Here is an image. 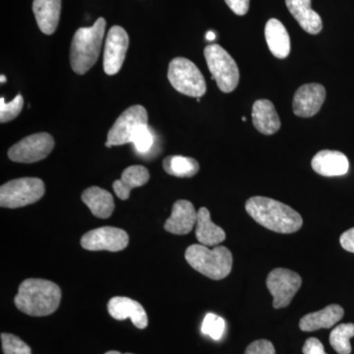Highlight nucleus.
Segmentation results:
<instances>
[{
    "mask_svg": "<svg viewBox=\"0 0 354 354\" xmlns=\"http://www.w3.org/2000/svg\"><path fill=\"white\" fill-rule=\"evenodd\" d=\"M245 209L256 223L278 234H293L304 225L295 209L271 198L251 197L247 200Z\"/></svg>",
    "mask_w": 354,
    "mask_h": 354,
    "instance_id": "f257e3e1",
    "label": "nucleus"
},
{
    "mask_svg": "<svg viewBox=\"0 0 354 354\" xmlns=\"http://www.w3.org/2000/svg\"><path fill=\"white\" fill-rule=\"evenodd\" d=\"M62 301V290L57 283L43 279H25L19 286L14 304L23 313L32 317L51 315Z\"/></svg>",
    "mask_w": 354,
    "mask_h": 354,
    "instance_id": "f03ea898",
    "label": "nucleus"
},
{
    "mask_svg": "<svg viewBox=\"0 0 354 354\" xmlns=\"http://www.w3.org/2000/svg\"><path fill=\"white\" fill-rule=\"evenodd\" d=\"M106 21L99 18L92 27L77 30L70 48V64L79 75L92 68L101 53L102 39L106 32Z\"/></svg>",
    "mask_w": 354,
    "mask_h": 354,
    "instance_id": "7ed1b4c3",
    "label": "nucleus"
},
{
    "mask_svg": "<svg viewBox=\"0 0 354 354\" xmlns=\"http://www.w3.org/2000/svg\"><path fill=\"white\" fill-rule=\"evenodd\" d=\"M188 264L207 278L220 281L227 278L232 269V254L225 246L209 249L202 244H193L185 251Z\"/></svg>",
    "mask_w": 354,
    "mask_h": 354,
    "instance_id": "20e7f679",
    "label": "nucleus"
},
{
    "mask_svg": "<svg viewBox=\"0 0 354 354\" xmlns=\"http://www.w3.org/2000/svg\"><path fill=\"white\" fill-rule=\"evenodd\" d=\"M205 58L212 73V80H215L218 88L223 93L234 92L239 86V66L234 58L218 44H209L204 50Z\"/></svg>",
    "mask_w": 354,
    "mask_h": 354,
    "instance_id": "39448f33",
    "label": "nucleus"
},
{
    "mask_svg": "<svg viewBox=\"0 0 354 354\" xmlns=\"http://www.w3.org/2000/svg\"><path fill=\"white\" fill-rule=\"evenodd\" d=\"M46 189L41 179L23 177L8 181L0 188V206L2 208H22L38 202Z\"/></svg>",
    "mask_w": 354,
    "mask_h": 354,
    "instance_id": "423d86ee",
    "label": "nucleus"
},
{
    "mask_svg": "<svg viewBox=\"0 0 354 354\" xmlns=\"http://www.w3.org/2000/svg\"><path fill=\"white\" fill-rule=\"evenodd\" d=\"M167 78L177 92L189 97H201L206 94L204 76L196 65L187 58L176 57L169 65Z\"/></svg>",
    "mask_w": 354,
    "mask_h": 354,
    "instance_id": "0eeeda50",
    "label": "nucleus"
},
{
    "mask_svg": "<svg viewBox=\"0 0 354 354\" xmlns=\"http://www.w3.org/2000/svg\"><path fill=\"white\" fill-rule=\"evenodd\" d=\"M55 148V140L48 133L30 135L11 147L8 158L20 164H34L48 157Z\"/></svg>",
    "mask_w": 354,
    "mask_h": 354,
    "instance_id": "6e6552de",
    "label": "nucleus"
},
{
    "mask_svg": "<svg viewBox=\"0 0 354 354\" xmlns=\"http://www.w3.org/2000/svg\"><path fill=\"white\" fill-rule=\"evenodd\" d=\"M148 124V113L144 106H133L128 108L111 128L106 147L124 145L132 143L133 135L143 125Z\"/></svg>",
    "mask_w": 354,
    "mask_h": 354,
    "instance_id": "1a4fd4ad",
    "label": "nucleus"
},
{
    "mask_svg": "<svg viewBox=\"0 0 354 354\" xmlns=\"http://www.w3.org/2000/svg\"><path fill=\"white\" fill-rule=\"evenodd\" d=\"M266 283L274 298L272 306L281 309L290 304L291 300L301 286L302 279L295 272L277 268L270 272Z\"/></svg>",
    "mask_w": 354,
    "mask_h": 354,
    "instance_id": "9d476101",
    "label": "nucleus"
},
{
    "mask_svg": "<svg viewBox=\"0 0 354 354\" xmlns=\"http://www.w3.org/2000/svg\"><path fill=\"white\" fill-rule=\"evenodd\" d=\"M129 236L125 230L113 227H102L83 235L81 246L88 251L118 252L127 248Z\"/></svg>",
    "mask_w": 354,
    "mask_h": 354,
    "instance_id": "9b49d317",
    "label": "nucleus"
},
{
    "mask_svg": "<svg viewBox=\"0 0 354 354\" xmlns=\"http://www.w3.org/2000/svg\"><path fill=\"white\" fill-rule=\"evenodd\" d=\"M129 46V37L122 27L113 26L106 37L104 46V69L108 75H115L124 62Z\"/></svg>",
    "mask_w": 354,
    "mask_h": 354,
    "instance_id": "f8f14e48",
    "label": "nucleus"
},
{
    "mask_svg": "<svg viewBox=\"0 0 354 354\" xmlns=\"http://www.w3.org/2000/svg\"><path fill=\"white\" fill-rule=\"evenodd\" d=\"M325 99L326 88L321 84L301 86L293 97V113L299 118H312L322 108Z\"/></svg>",
    "mask_w": 354,
    "mask_h": 354,
    "instance_id": "ddd939ff",
    "label": "nucleus"
},
{
    "mask_svg": "<svg viewBox=\"0 0 354 354\" xmlns=\"http://www.w3.org/2000/svg\"><path fill=\"white\" fill-rule=\"evenodd\" d=\"M108 310L109 315L118 321L131 319L133 325L138 329H146L148 327V316L144 307L138 301L131 298L115 297L109 301Z\"/></svg>",
    "mask_w": 354,
    "mask_h": 354,
    "instance_id": "4468645a",
    "label": "nucleus"
},
{
    "mask_svg": "<svg viewBox=\"0 0 354 354\" xmlns=\"http://www.w3.org/2000/svg\"><path fill=\"white\" fill-rule=\"evenodd\" d=\"M198 212L192 203L178 200L174 204L171 216L165 223V230L172 234H188L197 223Z\"/></svg>",
    "mask_w": 354,
    "mask_h": 354,
    "instance_id": "2eb2a0df",
    "label": "nucleus"
},
{
    "mask_svg": "<svg viewBox=\"0 0 354 354\" xmlns=\"http://www.w3.org/2000/svg\"><path fill=\"white\" fill-rule=\"evenodd\" d=\"M312 169L323 176H344L348 171V160L337 151L324 150L316 153L311 162Z\"/></svg>",
    "mask_w": 354,
    "mask_h": 354,
    "instance_id": "dca6fc26",
    "label": "nucleus"
},
{
    "mask_svg": "<svg viewBox=\"0 0 354 354\" xmlns=\"http://www.w3.org/2000/svg\"><path fill=\"white\" fill-rule=\"evenodd\" d=\"M286 7L305 32L319 34L323 29L320 15L312 9L311 0H286Z\"/></svg>",
    "mask_w": 354,
    "mask_h": 354,
    "instance_id": "f3484780",
    "label": "nucleus"
},
{
    "mask_svg": "<svg viewBox=\"0 0 354 354\" xmlns=\"http://www.w3.org/2000/svg\"><path fill=\"white\" fill-rule=\"evenodd\" d=\"M344 310L337 304L329 305L320 311L313 312L302 317L299 322L300 330L314 332L319 329H330L342 320Z\"/></svg>",
    "mask_w": 354,
    "mask_h": 354,
    "instance_id": "a211bd4d",
    "label": "nucleus"
},
{
    "mask_svg": "<svg viewBox=\"0 0 354 354\" xmlns=\"http://www.w3.org/2000/svg\"><path fill=\"white\" fill-rule=\"evenodd\" d=\"M62 0H34L32 11L39 30L46 35L57 31L59 23Z\"/></svg>",
    "mask_w": 354,
    "mask_h": 354,
    "instance_id": "6ab92c4d",
    "label": "nucleus"
},
{
    "mask_svg": "<svg viewBox=\"0 0 354 354\" xmlns=\"http://www.w3.org/2000/svg\"><path fill=\"white\" fill-rule=\"evenodd\" d=\"M254 127L264 135H272L281 129V120L272 102L258 100L252 108Z\"/></svg>",
    "mask_w": 354,
    "mask_h": 354,
    "instance_id": "aec40b11",
    "label": "nucleus"
},
{
    "mask_svg": "<svg viewBox=\"0 0 354 354\" xmlns=\"http://www.w3.org/2000/svg\"><path fill=\"white\" fill-rule=\"evenodd\" d=\"M265 37L269 50L274 57L283 59L290 53V35L278 19H270L265 27Z\"/></svg>",
    "mask_w": 354,
    "mask_h": 354,
    "instance_id": "412c9836",
    "label": "nucleus"
},
{
    "mask_svg": "<svg viewBox=\"0 0 354 354\" xmlns=\"http://www.w3.org/2000/svg\"><path fill=\"white\" fill-rule=\"evenodd\" d=\"M150 179L148 169L143 165H131L123 171L120 180L114 181L113 187L116 196L127 200L132 189L145 185Z\"/></svg>",
    "mask_w": 354,
    "mask_h": 354,
    "instance_id": "4be33fe9",
    "label": "nucleus"
},
{
    "mask_svg": "<svg viewBox=\"0 0 354 354\" xmlns=\"http://www.w3.org/2000/svg\"><path fill=\"white\" fill-rule=\"evenodd\" d=\"M198 241L205 246H216L227 239L225 230L212 221L209 209L203 207L198 211L196 223Z\"/></svg>",
    "mask_w": 354,
    "mask_h": 354,
    "instance_id": "5701e85b",
    "label": "nucleus"
},
{
    "mask_svg": "<svg viewBox=\"0 0 354 354\" xmlns=\"http://www.w3.org/2000/svg\"><path fill=\"white\" fill-rule=\"evenodd\" d=\"M81 199L97 218H109L113 213L114 200L109 191L93 186L84 191Z\"/></svg>",
    "mask_w": 354,
    "mask_h": 354,
    "instance_id": "b1692460",
    "label": "nucleus"
},
{
    "mask_svg": "<svg viewBox=\"0 0 354 354\" xmlns=\"http://www.w3.org/2000/svg\"><path fill=\"white\" fill-rule=\"evenodd\" d=\"M165 171L172 176L188 178L196 176L200 169L199 162L195 158L183 156H169L162 162Z\"/></svg>",
    "mask_w": 354,
    "mask_h": 354,
    "instance_id": "393cba45",
    "label": "nucleus"
},
{
    "mask_svg": "<svg viewBox=\"0 0 354 354\" xmlns=\"http://www.w3.org/2000/svg\"><path fill=\"white\" fill-rule=\"evenodd\" d=\"M354 337V324H341L332 330L330 344L339 354H351V339Z\"/></svg>",
    "mask_w": 354,
    "mask_h": 354,
    "instance_id": "a878e982",
    "label": "nucleus"
},
{
    "mask_svg": "<svg viewBox=\"0 0 354 354\" xmlns=\"http://www.w3.org/2000/svg\"><path fill=\"white\" fill-rule=\"evenodd\" d=\"M225 330V321L216 314L209 313L203 320L201 330L203 334L209 335L215 341L221 339Z\"/></svg>",
    "mask_w": 354,
    "mask_h": 354,
    "instance_id": "bb28decb",
    "label": "nucleus"
},
{
    "mask_svg": "<svg viewBox=\"0 0 354 354\" xmlns=\"http://www.w3.org/2000/svg\"><path fill=\"white\" fill-rule=\"evenodd\" d=\"M24 99L22 95H17L10 102H6L4 97L0 99V122L6 123L15 120L22 111Z\"/></svg>",
    "mask_w": 354,
    "mask_h": 354,
    "instance_id": "cd10ccee",
    "label": "nucleus"
},
{
    "mask_svg": "<svg viewBox=\"0 0 354 354\" xmlns=\"http://www.w3.org/2000/svg\"><path fill=\"white\" fill-rule=\"evenodd\" d=\"M1 342L4 354H32L31 348L17 335L2 333Z\"/></svg>",
    "mask_w": 354,
    "mask_h": 354,
    "instance_id": "c85d7f7f",
    "label": "nucleus"
},
{
    "mask_svg": "<svg viewBox=\"0 0 354 354\" xmlns=\"http://www.w3.org/2000/svg\"><path fill=\"white\" fill-rule=\"evenodd\" d=\"M132 143L139 153H145L151 150L153 144V136L148 124L143 125L133 135Z\"/></svg>",
    "mask_w": 354,
    "mask_h": 354,
    "instance_id": "c756f323",
    "label": "nucleus"
},
{
    "mask_svg": "<svg viewBox=\"0 0 354 354\" xmlns=\"http://www.w3.org/2000/svg\"><path fill=\"white\" fill-rule=\"evenodd\" d=\"M245 354H276V351L271 342L268 339H259L247 346Z\"/></svg>",
    "mask_w": 354,
    "mask_h": 354,
    "instance_id": "7c9ffc66",
    "label": "nucleus"
},
{
    "mask_svg": "<svg viewBox=\"0 0 354 354\" xmlns=\"http://www.w3.org/2000/svg\"><path fill=\"white\" fill-rule=\"evenodd\" d=\"M302 351H304V354H327L325 353L322 342L316 337H310L307 339Z\"/></svg>",
    "mask_w": 354,
    "mask_h": 354,
    "instance_id": "2f4dec72",
    "label": "nucleus"
},
{
    "mask_svg": "<svg viewBox=\"0 0 354 354\" xmlns=\"http://www.w3.org/2000/svg\"><path fill=\"white\" fill-rule=\"evenodd\" d=\"M225 1L232 9V12L236 15L243 16L248 12L250 0H225Z\"/></svg>",
    "mask_w": 354,
    "mask_h": 354,
    "instance_id": "473e14b6",
    "label": "nucleus"
},
{
    "mask_svg": "<svg viewBox=\"0 0 354 354\" xmlns=\"http://www.w3.org/2000/svg\"><path fill=\"white\" fill-rule=\"evenodd\" d=\"M339 241H341V245L344 250L354 253V227L349 228L348 230L344 232Z\"/></svg>",
    "mask_w": 354,
    "mask_h": 354,
    "instance_id": "72a5a7b5",
    "label": "nucleus"
},
{
    "mask_svg": "<svg viewBox=\"0 0 354 354\" xmlns=\"http://www.w3.org/2000/svg\"><path fill=\"white\" fill-rule=\"evenodd\" d=\"M216 35L213 31H209L206 34L207 41H214V39H216Z\"/></svg>",
    "mask_w": 354,
    "mask_h": 354,
    "instance_id": "f704fd0d",
    "label": "nucleus"
},
{
    "mask_svg": "<svg viewBox=\"0 0 354 354\" xmlns=\"http://www.w3.org/2000/svg\"><path fill=\"white\" fill-rule=\"evenodd\" d=\"M104 354H122V353H118V351H109V353H106ZM124 354H132V353H124Z\"/></svg>",
    "mask_w": 354,
    "mask_h": 354,
    "instance_id": "c9c22d12",
    "label": "nucleus"
},
{
    "mask_svg": "<svg viewBox=\"0 0 354 354\" xmlns=\"http://www.w3.org/2000/svg\"><path fill=\"white\" fill-rule=\"evenodd\" d=\"M0 81H1V83H6V76H3V75H1V77H0Z\"/></svg>",
    "mask_w": 354,
    "mask_h": 354,
    "instance_id": "e433bc0d",
    "label": "nucleus"
},
{
    "mask_svg": "<svg viewBox=\"0 0 354 354\" xmlns=\"http://www.w3.org/2000/svg\"><path fill=\"white\" fill-rule=\"evenodd\" d=\"M242 120L246 121V118H242Z\"/></svg>",
    "mask_w": 354,
    "mask_h": 354,
    "instance_id": "4c0bfd02",
    "label": "nucleus"
}]
</instances>
